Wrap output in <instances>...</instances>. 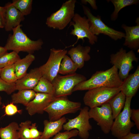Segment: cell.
I'll return each instance as SVG.
<instances>
[{
	"label": "cell",
	"mask_w": 139,
	"mask_h": 139,
	"mask_svg": "<svg viewBox=\"0 0 139 139\" xmlns=\"http://www.w3.org/2000/svg\"><path fill=\"white\" fill-rule=\"evenodd\" d=\"M118 70L114 66L105 71L96 72L90 79L76 85L72 92L77 91L89 90L101 87H119L123 81L119 77Z\"/></svg>",
	"instance_id": "1"
},
{
	"label": "cell",
	"mask_w": 139,
	"mask_h": 139,
	"mask_svg": "<svg viewBox=\"0 0 139 139\" xmlns=\"http://www.w3.org/2000/svg\"><path fill=\"white\" fill-rule=\"evenodd\" d=\"M21 24L12 29V34H9L5 48L7 50H11L18 53L20 51L32 54L41 49L44 42L41 39L33 40L23 32Z\"/></svg>",
	"instance_id": "2"
},
{
	"label": "cell",
	"mask_w": 139,
	"mask_h": 139,
	"mask_svg": "<svg viewBox=\"0 0 139 139\" xmlns=\"http://www.w3.org/2000/svg\"><path fill=\"white\" fill-rule=\"evenodd\" d=\"M81 104L79 102L71 101L67 96L56 98L45 109L48 114L49 121L59 120L64 115L75 113L81 109Z\"/></svg>",
	"instance_id": "3"
},
{
	"label": "cell",
	"mask_w": 139,
	"mask_h": 139,
	"mask_svg": "<svg viewBox=\"0 0 139 139\" xmlns=\"http://www.w3.org/2000/svg\"><path fill=\"white\" fill-rule=\"evenodd\" d=\"M76 2L75 0H69L64 3L58 10L47 18L46 23L47 26L54 29H64L74 16Z\"/></svg>",
	"instance_id": "4"
},
{
	"label": "cell",
	"mask_w": 139,
	"mask_h": 139,
	"mask_svg": "<svg viewBox=\"0 0 139 139\" xmlns=\"http://www.w3.org/2000/svg\"><path fill=\"white\" fill-rule=\"evenodd\" d=\"M121 90L120 86L119 87H101L88 90L84 96V103L90 108L100 106L108 103Z\"/></svg>",
	"instance_id": "5"
},
{
	"label": "cell",
	"mask_w": 139,
	"mask_h": 139,
	"mask_svg": "<svg viewBox=\"0 0 139 139\" xmlns=\"http://www.w3.org/2000/svg\"><path fill=\"white\" fill-rule=\"evenodd\" d=\"M132 98L126 97L123 109L114 119L111 128L112 135L119 139L130 133L131 128L135 125L131 120V104Z\"/></svg>",
	"instance_id": "6"
},
{
	"label": "cell",
	"mask_w": 139,
	"mask_h": 139,
	"mask_svg": "<svg viewBox=\"0 0 139 139\" xmlns=\"http://www.w3.org/2000/svg\"><path fill=\"white\" fill-rule=\"evenodd\" d=\"M82 8L84 13L89 21L90 30L93 34L97 36L103 34L115 41L124 38L125 33L116 30L106 25L102 21L100 16L94 15L87 6L83 5Z\"/></svg>",
	"instance_id": "7"
},
{
	"label": "cell",
	"mask_w": 139,
	"mask_h": 139,
	"mask_svg": "<svg viewBox=\"0 0 139 139\" xmlns=\"http://www.w3.org/2000/svg\"><path fill=\"white\" fill-rule=\"evenodd\" d=\"M86 80L85 76L75 73L65 76L58 74L52 82L54 89V95L57 98L70 95L76 85Z\"/></svg>",
	"instance_id": "8"
},
{
	"label": "cell",
	"mask_w": 139,
	"mask_h": 139,
	"mask_svg": "<svg viewBox=\"0 0 139 139\" xmlns=\"http://www.w3.org/2000/svg\"><path fill=\"white\" fill-rule=\"evenodd\" d=\"M138 59L133 50L127 52L121 48L116 53L110 55V62L119 70L118 75L122 80L128 76L129 72L133 68V62H137Z\"/></svg>",
	"instance_id": "9"
},
{
	"label": "cell",
	"mask_w": 139,
	"mask_h": 139,
	"mask_svg": "<svg viewBox=\"0 0 139 139\" xmlns=\"http://www.w3.org/2000/svg\"><path fill=\"white\" fill-rule=\"evenodd\" d=\"M89 108L85 106L81 109L79 115L74 118L68 119V121L63 126L64 130L70 131L74 129L79 131L78 135L82 139H88L89 131L92 129L89 119Z\"/></svg>",
	"instance_id": "10"
},
{
	"label": "cell",
	"mask_w": 139,
	"mask_h": 139,
	"mask_svg": "<svg viewBox=\"0 0 139 139\" xmlns=\"http://www.w3.org/2000/svg\"><path fill=\"white\" fill-rule=\"evenodd\" d=\"M73 21L71 22L70 26L72 25L74 29H72L70 34L76 36L77 39L76 42L72 45L73 46L80 39L84 42V38H87L91 45L95 44L97 42L98 37L97 36L93 34L90 29L89 21L85 16H81L78 13H75L72 19Z\"/></svg>",
	"instance_id": "11"
},
{
	"label": "cell",
	"mask_w": 139,
	"mask_h": 139,
	"mask_svg": "<svg viewBox=\"0 0 139 139\" xmlns=\"http://www.w3.org/2000/svg\"><path fill=\"white\" fill-rule=\"evenodd\" d=\"M67 52L65 49L51 48L47 61L39 67L42 76L52 82L58 74L60 63Z\"/></svg>",
	"instance_id": "12"
},
{
	"label": "cell",
	"mask_w": 139,
	"mask_h": 139,
	"mask_svg": "<svg viewBox=\"0 0 139 139\" xmlns=\"http://www.w3.org/2000/svg\"><path fill=\"white\" fill-rule=\"evenodd\" d=\"M90 118L97 123L104 133L108 134L114 122L112 110L108 103L100 107L90 108L89 111Z\"/></svg>",
	"instance_id": "13"
},
{
	"label": "cell",
	"mask_w": 139,
	"mask_h": 139,
	"mask_svg": "<svg viewBox=\"0 0 139 139\" xmlns=\"http://www.w3.org/2000/svg\"><path fill=\"white\" fill-rule=\"evenodd\" d=\"M56 98L53 94L36 92L34 99L25 106V109L31 116L37 113L42 114L45 109Z\"/></svg>",
	"instance_id": "14"
},
{
	"label": "cell",
	"mask_w": 139,
	"mask_h": 139,
	"mask_svg": "<svg viewBox=\"0 0 139 139\" xmlns=\"http://www.w3.org/2000/svg\"><path fill=\"white\" fill-rule=\"evenodd\" d=\"M42 76L39 67L31 69L29 73L15 82L16 90H33Z\"/></svg>",
	"instance_id": "15"
},
{
	"label": "cell",
	"mask_w": 139,
	"mask_h": 139,
	"mask_svg": "<svg viewBox=\"0 0 139 139\" xmlns=\"http://www.w3.org/2000/svg\"><path fill=\"white\" fill-rule=\"evenodd\" d=\"M5 22L4 28L7 31L12 29L20 24V22L24 19V16L11 2L6 3Z\"/></svg>",
	"instance_id": "16"
},
{
	"label": "cell",
	"mask_w": 139,
	"mask_h": 139,
	"mask_svg": "<svg viewBox=\"0 0 139 139\" xmlns=\"http://www.w3.org/2000/svg\"><path fill=\"white\" fill-rule=\"evenodd\" d=\"M139 18L136 19V25L128 26L123 24L121 26L125 32L123 45L132 50H137L139 48Z\"/></svg>",
	"instance_id": "17"
},
{
	"label": "cell",
	"mask_w": 139,
	"mask_h": 139,
	"mask_svg": "<svg viewBox=\"0 0 139 139\" xmlns=\"http://www.w3.org/2000/svg\"><path fill=\"white\" fill-rule=\"evenodd\" d=\"M91 49L89 46H84L79 44L76 47L72 48L67 51V53L76 64L78 68L81 69L84 66L85 62L90 59L91 57L89 53Z\"/></svg>",
	"instance_id": "18"
},
{
	"label": "cell",
	"mask_w": 139,
	"mask_h": 139,
	"mask_svg": "<svg viewBox=\"0 0 139 139\" xmlns=\"http://www.w3.org/2000/svg\"><path fill=\"white\" fill-rule=\"evenodd\" d=\"M139 88V66L135 72L124 79L121 86V91L126 97H132L136 94Z\"/></svg>",
	"instance_id": "19"
},
{
	"label": "cell",
	"mask_w": 139,
	"mask_h": 139,
	"mask_svg": "<svg viewBox=\"0 0 139 139\" xmlns=\"http://www.w3.org/2000/svg\"><path fill=\"white\" fill-rule=\"evenodd\" d=\"M66 122V119L64 116L55 121L45 120L44 130L40 139H49L56 135L62 129L63 125Z\"/></svg>",
	"instance_id": "20"
},
{
	"label": "cell",
	"mask_w": 139,
	"mask_h": 139,
	"mask_svg": "<svg viewBox=\"0 0 139 139\" xmlns=\"http://www.w3.org/2000/svg\"><path fill=\"white\" fill-rule=\"evenodd\" d=\"M36 93L33 90L23 89L18 91L11 95L12 102L20 103L26 106L34 98Z\"/></svg>",
	"instance_id": "21"
},
{
	"label": "cell",
	"mask_w": 139,
	"mask_h": 139,
	"mask_svg": "<svg viewBox=\"0 0 139 139\" xmlns=\"http://www.w3.org/2000/svg\"><path fill=\"white\" fill-rule=\"evenodd\" d=\"M35 59L34 55L28 54L24 57L20 59L14 63L15 73L18 80L27 74L28 69Z\"/></svg>",
	"instance_id": "22"
},
{
	"label": "cell",
	"mask_w": 139,
	"mask_h": 139,
	"mask_svg": "<svg viewBox=\"0 0 139 139\" xmlns=\"http://www.w3.org/2000/svg\"><path fill=\"white\" fill-rule=\"evenodd\" d=\"M126 96L120 91L114 96L108 102L111 108L114 119L124 108L126 101Z\"/></svg>",
	"instance_id": "23"
},
{
	"label": "cell",
	"mask_w": 139,
	"mask_h": 139,
	"mask_svg": "<svg viewBox=\"0 0 139 139\" xmlns=\"http://www.w3.org/2000/svg\"><path fill=\"white\" fill-rule=\"evenodd\" d=\"M19 125L15 122L10 123L8 125L0 128V137L1 139H19L18 132Z\"/></svg>",
	"instance_id": "24"
},
{
	"label": "cell",
	"mask_w": 139,
	"mask_h": 139,
	"mask_svg": "<svg viewBox=\"0 0 139 139\" xmlns=\"http://www.w3.org/2000/svg\"><path fill=\"white\" fill-rule=\"evenodd\" d=\"M78 68L76 64L67 55L63 58L60 63L58 73L68 75L75 73Z\"/></svg>",
	"instance_id": "25"
},
{
	"label": "cell",
	"mask_w": 139,
	"mask_h": 139,
	"mask_svg": "<svg viewBox=\"0 0 139 139\" xmlns=\"http://www.w3.org/2000/svg\"><path fill=\"white\" fill-rule=\"evenodd\" d=\"M114 5V10L111 16V20H116L118 18V13L123 8L128 6L137 4L139 2L138 0H110Z\"/></svg>",
	"instance_id": "26"
},
{
	"label": "cell",
	"mask_w": 139,
	"mask_h": 139,
	"mask_svg": "<svg viewBox=\"0 0 139 139\" xmlns=\"http://www.w3.org/2000/svg\"><path fill=\"white\" fill-rule=\"evenodd\" d=\"M0 77L7 83H15L18 79L15 73L14 64L2 68Z\"/></svg>",
	"instance_id": "27"
},
{
	"label": "cell",
	"mask_w": 139,
	"mask_h": 139,
	"mask_svg": "<svg viewBox=\"0 0 139 139\" xmlns=\"http://www.w3.org/2000/svg\"><path fill=\"white\" fill-rule=\"evenodd\" d=\"M33 90L36 92H40L54 95V89L51 82L42 76Z\"/></svg>",
	"instance_id": "28"
},
{
	"label": "cell",
	"mask_w": 139,
	"mask_h": 139,
	"mask_svg": "<svg viewBox=\"0 0 139 139\" xmlns=\"http://www.w3.org/2000/svg\"><path fill=\"white\" fill-rule=\"evenodd\" d=\"M32 2V0H13L12 3L24 16L30 13Z\"/></svg>",
	"instance_id": "29"
},
{
	"label": "cell",
	"mask_w": 139,
	"mask_h": 139,
	"mask_svg": "<svg viewBox=\"0 0 139 139\" xmlns=\"http://www.w3.org/2000/svg\"><path fill=\"white\" fill-rule=\"evenodd\" d=\"M20 59L17 53L14 51L7 52L0 57V68L14 64Z\"/></svg>",
	"instance_id": "30"
},
{
	"label": "cell",
	"mask_w": 139,
	"mask_h": 139,
	"mask_svg": "<svg viewBox=\"0 0 139 139\" xmlns=\"http://www.w3.org/2000/svg\"><path fill=\"white\" fill-rule=\"evenodd\" d=\"M31 121L27 120L21 123L19 125L18 130L20 139H31L30 126Z\"/></svg>",
	"instance_id": "31"
},
{
	"label": "cell",
	"mask_w": 139,
	"mask_h": 139,
	"mask_svg": "<svg viewBox=\"0 0 139 139\" xmlns=\"http://www.w3.org/2000/svg\"><path fill=\"white\" fill-rule=\"evenodd\" d=\"M78 131L76 129L70 131H66L63 132H59L52 139H69L76 136L78 135Z\"/></svg>",
	"instance_id": "32"
},
{
	"label": "cell",
	"mask_w": 139,
	"mask_h": 139,
	"mask_svg": "<svg viewBox=\"0 0 139 139\" xmlns=\"http://www.w3.org/2000/svg\"><path fill=\"white\" fill-rule=\"evenodd\" d=\"M15 90V83H7L0 77V91H4L8 94H10Z\"/></svg>",
	"instance_id": "33"
},
{
	"label": "cell",
	"mask_w": 139,
	"mask_h": 139,
	"mask_svg": "<svg viewBox=\"0 0 139 139\" xmlns=\"http://www.w3.org/2000/svg\"><path fill=\"white\" fill-rule=\"evenodd\" d=\"M5 114L8 116H12L18 112L20 113L22 112V110H18L17 106L11 102L4 106Z\"/></svg>",
	"instance_id": "34"
},
{
	"label": "cell",
	"mask_w": 139,
	"mask_h": 139,
	"mask_svg": "<svg viewBox=\"0 0 139 139\" xmlns=\"http://www.w3.org/2000/svg\"><path fill=\"white\" fill-rule=\"evenodd\" d=\"M30 134L31 139H40L42 132L39 131L37 129L36 123L31 124L30 126Z\"/></svg>",
	"instance_id": "35"
},
{
	"label": "cell",
	"mask_w": 139,
	"mask_h": 139,
	"mask_svg": "<svg viewBox=\"0 0 139 139\" xmlns=\"http://www.w3.org/2000/svg\"><path fill=\"white\" fill-rule=\"evenodd\" d=\"M131 119L134 122L137 129H139V109H131Z\"/></svg>",
	"instance_id": "36"
},
{
	"label": "cell",
	"mask_w": 139,
	"mask_h": 139,
	"mask_svg": "<svg viewBox=\"0 0 139 139\" xmlns=\"http://www.w3.org/2000/svg\"><path fill=\"white\" fill-rule=\"evenodd\" d=\"M82 3L85 4L87 3H89L92 8L94 10H97L98 9L96 4V1L95 0H82L81 1Z\"/></svg>",
	"instance_id": "37"
},
{
	"label": "cell",
	"mask_w": 139,
	"mask_h": 139,
	"mask_svg": "<svg viewBox=\"0 0 139 139\" xmlns=\"http://www.w3.org/2000/svg\"><path fill=\"white\" fill-rule=\"evenodd\" d=\"M6 8L4 6V7L0 6V18L2 21L4 25L5 22V14Z\"/></svg>",
	"instance_id": "38"
},
{
	"label": "cell",
	"mask_w": 139,
	"mask_h": 139,
	"mask_svg": "<svg viewBox=\"0 0 139 139\" xmlns=\"http://www.w3.org/2000/svg\"><path fill=\"white\" fill-rule=\"evenodd\" d=\"M120 139H139V134L133 133L130 132Z\"/></svg>",
	"instance_id": "39"
},
{
	"label": "cell",
	"mask_w": 139,
	"mask_h": 139,
	"mask_svg": "<svg viewBox=\"0 0 139 139\" xmlns=\"http://www.w3.org/2000/svg\"><path fill=\"white\" fill-rule=\"evenodd\" d=\"M7 53V50L5 48L0 46V57Z\"/></svg>",
	"instance_id": "40"
},
{
	"label": "cell",
	"mask_w": 139,
	"mask_h": 139,
	"mask_svg": "<svg viewBox=\"0 0 139 139\" xmlns=\"http://www.w3.org/2000/svg\"><path fill=\"white\" fill-rule=\"evenodd\" d=\"M4 28V25L1 19L0 18V28Z\"/></svg>",
	"instance_id": "41"
},
{
	"label": "cell",
	"mask_w": 139,
	"mask_h": 139,
	"mask_svg": "<svg viewBox=\"0 0 139 139\" xmlns=\"http://www.w3.org/2000/svg\"><path fill=\"white\" fill-rule=\"evenodd\" d=\"M2 104V98L1 96H0V106Z\"/></svg>",
	"instance_id": "42"
},
{
	"label": "cell",
	"mask_w": 139,
	"mask_h": 139,
	"mask_svg": "<svg viewBox=\"0 0 139 139\" xmlns=\"http://www.w3.org/2000/svg\"><path fill=\"white\" fill-rule=\"evenodd\" d=\"M69 139H76L74 138L73 137H72V138H70Z\"/></svg>",
	"instance_id": "43"
},
{
	"label": "cell",
	"mask_w": 139,
	"mask_h": 139,
	"mask_svg": "<svg viewBox=\"0 0 139 139\" xmlns=\"http://www.w3.org/2000/svg\"><path fill=\"white\" fill-rule=\"evenodd\" d=\"M1 69L0 68V73H1Z\"/></svg>",
	"instance_id": "44"
}]
</instances>
